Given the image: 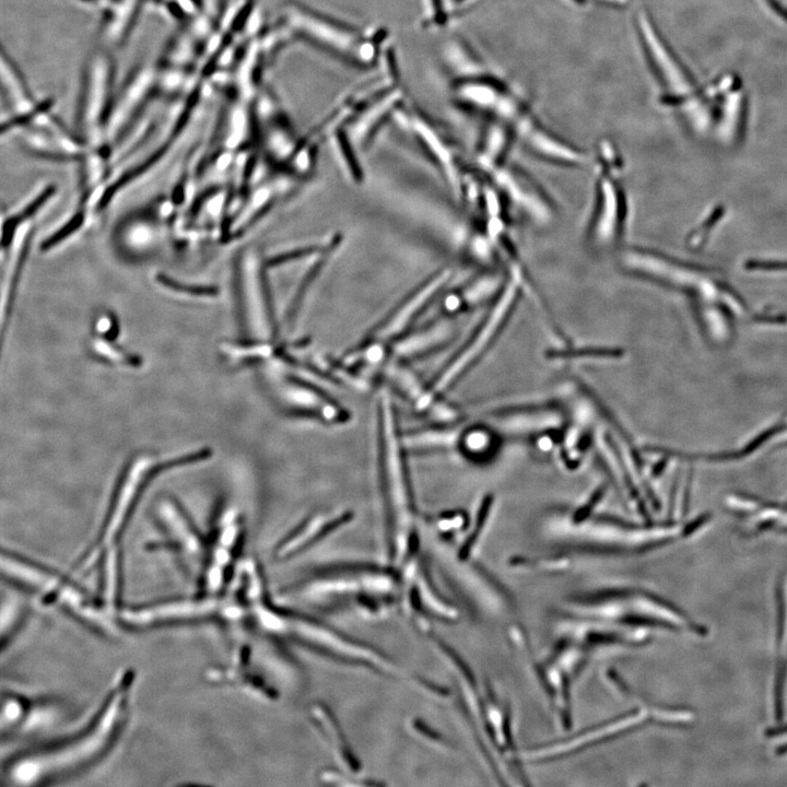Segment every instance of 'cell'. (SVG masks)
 Instances as JSON below:
<instances>
[{
  "label": "cell",
  "instance_id": "cell-1",
  "mask_svg": "<svg viewBox=\"0 0 787 787\" xmlns=\"http://www.w3.org/2000/svg\"><path fill=\"white\" fill-rule=\"evenodd\" d=\"M381 474L384 501L389 516L392 559L403 568L413 557L415 514L405 463L402 434L399 433L395 407L389 391L379 401Z\"/></svg>",
  "mask_w": 787,
  "mask_h": 787
},
{
  "label": "cell",
  "instance_id": "cell-2",
  "mask_svg": "<svg viewBox=\"0 0 787 787\" xmlns=\"http://www.w3.org/2000/svg\"><path fill=\"white\" fill-rule=\"evenodd\" d=\"M127 684L123 681L120 688L115 689L107 706L100 713L96 724L87 728L85 734L69 739L63 745L43 750L34 755L20 759L15 763L13 771L17 778L41 780L78 771L95 763L108 750L117 736L121 722L125 719Z\"/></svg>",
  "mask_w": 787,
  "mask_h": 787
},
{
  "label": "cell",
  "instance_id": "cell-3",
  "mask_svg": "<svg viewBox=\"0 0 787 787\" xmlns=\"http://www.w3.org/2000/svg\"><path fill=\"white\" fill-rule=\"evenodd\" d=\"M210 456L209 449H199L163 460L150 454L136 456L126 467L122 480L117 486L100 535L78 561L76 572L88 573L111 549L117 547V540L121 537L140 496L152 478L174 467L204 462Z\"/></svg>",
  "mask_w": 787,
  "mask_h": 787
},
{
  "label": "cell",
  "instance_id": "cell-4",
  "mask_svg": "<svg viewBox=\"0 0 787 787\" xmlns=\"http://www.w3.org/2000/svg\"><path fill=\"white\" fill-rule=\"evenodd\" d=\"M252 614L258 625L275 636L296 640L334 659L367 667L383 675H398V669L389 657L371 646L321 625L320 622L290 612H281L263 601L253 607Z\"/></svg>",
  "mask_w": 787,
  "mask_h": 787
},
{
  "label": "cell",
  "instance_id": "cell-5",
  "mask_svg": "<svg viewBox=\"0 0 787 787\" xmlns=\"http://www.w3.org/2000/svg\"><path fill=\"white\" fill-rule=\"evenodd\" d=\"M288 25L296 37L352 67H369L378 58L377 39L342 20L300 4L286 8Z\"/></svg>",
  "mask_w": 787,
  "mask_h": 787
},
{
  "label": "cell",
  "instance_id": "cell-6",
  "mask_svg": "<svg viewBox=\"0 0 787 787\" xmlns=\"http://www.w3.org/2000/svg\"><path fill=\"white\" fill-rule=\"evenodd\" d=\"M401 586L396 575L379 568H344L323 572L291 586L284 597L312 605L352 602L359 606L369 598L393 597Z\"/></svg>",
  "mask_w": 787,
  "mask_h": 787
},
{
  "label": "cell",
  "instance_id": "cell-7",
  "mask_svg": "<svg viewBox=\"0 0 787 787\" xmlns=\"http://www.w3.org/2000/svg\"><path fill=\"white\" fill-rule=\"evenodd\" d=\"M265 374L277 401L290 411L331 426L349 421L348 411L327 396L322 387L273 369H265Z\"/></svg>",
  "mask_w": 787,
  "mask_h": 787
},
{
  "label": "cell",
  "instance_id": "cell-8",
  "mask_svg": "<svg viewBox=\"0 0 787 787\" xmlns=\"http://www.w3.org/2000/svg\"><path fill=\"white\" fill-rule=\"evenodd\" d=\"M78 124L92 147L102 144V129L108 121L113 67L107 55L98 54L87 66Z\"/></svg>",
  "mask_w": 787,
  "mask_h": 787
},
{
  "label": "cell",
  "instance_id": "cell-9",
  "mask_svg": "<svg viewBox=\"0 0 787 787\" xmlns=\"http://www.w3.org/2000/svg\"><path fill=\"white\" fill-rule=\"evenodd\" d=\"M520 281L518 278H513L509 285L503 289L501 295L491 311L487 315L483 325L480 326L479 331L474 335L471 343L467 344L460 354L446 367L439 377L432 385L434 393H440L453 382H455L460 375L468 368L469 364L473 363L490 345L493 339L501 330L508 316L512 312L513 305L518 300L520 292Z\"/></svg>",
  "mask_w": 787,
  "mask_h": 787
},
{
  "label": "cell",
  "instance_id": "cell-10",
  "mask_svg": "<svg viewBox=\"0 0 787 787\" xmlns=\"http://www.w3.org/2000/svg\"><path fill=\"white\" fill-rule=\"evenodd\" d=\"M450 277V270H443V272L430 278L419 290L405 299L401 305H398L390 316L386 317L384 322L374 331L371 340L386 345L393 342L396 338L402 337L411 326V323L426 308V305L449 283Z\"/></svg>",
  "mask_w": 787,
  "mask_h": 787
},
{
  "label": "cell",
  "instance_id": "cell-11",
  "mask_svg": "<svg viewBox=\"0 0 787 787\" xmlns=\"http://www.w3.org/2000/svg\"><path fill=\"white\" fill-rule=\"evenodd\" d=\"M241 532L240 513L236 508L229 507L219 516L216 536L213 545H211L205 568V586L217 589L225 582L234 551L239 544Z\"/></svg>",
  "mask_w": 787,
  "mask_h": 787
},
{
  "label": "cell",
  "instance_id": "cell-12",
  "mask_svg": "<svg viewBox=\"0 0 787 787\" xmlns=\"http://www.w3.org/2000/svg\"><path fill=\"white\" fill-rule=\"evenodd\" d=\"M351 519V511L345 509L315 513L277 546L275 558L278 561H284L297 556L304 549L315 544L317 540L331 533L335 528L348 523Z\"/></svg>",
  "mask_w": 787,
  "mask_h": 787
},
{
  "label": "cell",
  "instance_id": "cell-13",
  "mask_svg": "<svg viewBox=\"0 0 787 787\" xmlns=\"http://www.w3.org/2000/svg\"><path fill=\"white\" fill-rule=\"evenodd\" d=\"M156 510L161 524L184 557L193 565L201 562L206 552L203 538L181 505L171 498H162Z\"/></svg>",
  "mask_w": 787,
  "mask_h": 787
},
{
  "label": "cell",
  "instance_id": "cell-14",
  "mask_svg": "<svg viewBox=\"0 0 787 787\" xmlns=\"http://www.w3.org/2000/svg\"><path fill=\"white\" fill-rule=\"evenodd\" d=\"M405 114L408 128L414 132L418 142L424 146L432 159L437 161L453 189L455 191L460 189V176L457 172L455 154L448 139L421 112L415 110Z\"/></svg>",
  "mask_w": 787,
  "mask_h": 787
},
{
  "label": "cell",
  "instance_id": "cell-15",
  "mask_svg": "<svg viewBox=\"0 0 787 787\" xmlns=\"http://www.w3.org/2000/svg\"><path fill=\"white\" fill-rule=\"evenodd\" d=\"M514 125L516 133L540 157L571 164V166H578V164H583L586 161L583 152L546 131L543 126H540L535 121L531 112L524 115Z\"/></svg>",
  "mask_w": 787,
  "mask_h": 787
},
{
  "label": "cell",
  "instance_id": "cell-16",
  "mask_svg": "<svg viewBox=\"0 0 787 787\" xmlns=\"http://www.w3.org/2000/svg\"><path fill=\"white\" fill-rule=\"evenodd\" d=\"M32 238V226L28 222L22 225L15 238L7 246L3 252L7 251V262L3 263L2 272V325L3 334L7 317L13 309V303L16 295V288L18 285L19 277L22 273L23 265H25L26 258L30 249V242Z\"/></svg>",
  "mask_w": 787,
  "mask_h": 787
},
{
  "label": "cell",
  "instance_id": "cell-17",
  "mask_svg": "<svg viewBox=\"0 0 787 787\" xmlns=\"http://www.w3.org/2000/svg\"><path fill=\"white\" fill-rule=\"evenodd\" d=\"M622 198L616 183L603 176L599 181L598 205L594 220L593 234L602 245L613 243L618 236L622 221Z\"/></svg>",
  "mask_w": 787,
  "mask_h": 787
},
{
  "label": "cell",
  "instance_id": "cell-18",
  "mask_svg": "<svg viewBox=\"0 0 787 787\" xmlns=\"http://www.w3.org/2000/svg\"><path fill=\"white\" fill-rule=\"evenodd\" d=\"M386 378L395 386V389L404 395L410 404H413L419 413L438 415V408H434V393L426 390L416 375L401 362H391L385 367Z\"/></svg>",
  "mask_w": 787,
  "mask_h": 787
},
{
  "label": "cell",
  "instance_id": "cell-19",
  "mask_svg": "<svg viewBox=\"0 0 787 787\" xmlns=\"http://www.w3.org/2000/svg\"><path fill=\"white\" fill-rule=\"evenodd\" d=\"M311 714L317 727L320 728L327 742L330 743L334 757L339 762L340 767L349 771L351 774H357L360 771V763L354 754H352L335 716L332 715L330 710L326 707L321 706V704H315L311 710Z\"/></svg>",
  "mask_w": 787,
  "mask_h": 787
},
{
  "label": "cell",
  "instance_id": "cell-20",
  "mask_svg": "<svg viewBox=\"0 0 787 787\" xmlns=\"http://www.w3.org/2000/svg\"><path fill=\"white\" fill-rule=\"evenodd\" d=\"M160 221L151 214L142 217L127 218L117 230L116 237L119 238L121 248L129 252H146L156 246L159 242V229L157 226Z\"/></svg>",
  "mask_w": 787,
  "mask_h": 787
},
{
  "label": "cell",
  "instance_id": "cell-21",
  "mask_svg": "<svg viewBox=\"0 0 787 787\" xmlns=\"http://www.w3.org/2000/svg\"><path fill=\"white\" fill-rule=\"evenodd\" d=\"M496 180L512 201L526 210L528 214L540 221H545L549 218L550 211L544 199L537 195L532 187L519 179L514 172L498 170L496 172Z\"/></svg>",
  "mask_w": 787,
  "mask_h": 787
},
{
  "label": "cell",
  "instance_id": "cell-22",
  "mask_svg": "<svg viewBox=\"0 0 787 787\" xmlns=\"http://www.w3.org/2000/svg\"><path fill=\"white\" fill-rule=\"evenodd\" d=\"M782 617L780 642L778 643V668L774 683V713L782 718L784 711V693L787 672V581L783 586Z\"/></svg>",
  "mask_w": 787,
  "mask_h": 787
},
{
  "label": "cell",
  "instance_id": "cell-23",
  "mask_svg": "<svg viewBox=\"0 0 787 787\" xmlns=\"http://www.w3.org/2000/svg\"><path fill=\"white\" fill-rule=\"evenodd\" d=\"M448 330L442 327L431 328L427 332L414 334L396 342L394 352L399 359H410L426 354L429 350L442 343Z\"/></svg>",
  "mask_w": 787,
  "mask_h": 787
},
{
  "label": "cell",
  "instance_id": "cell-24",
  "mask_svg": "<svg viewBox=\"0 0 787 787\" xmlns=\"http://www.w3.org/2000/svg\"><path fill=\"white\" fill-rule=\"evenodd\" d=\"M455 440V434L446 429H427L402 434V442L407 452H424L448 448Z\"/></svg>",
  "mask_w": 787,
  "mask_h": 787
},
{
  "label": "cell",
  "instance_id": "cell-25",
  "mask_svg": "<svg viewBox=\"0 0 787 787\" xmlns=\"http://www.w3.org/2000/svg\"><path fill=\"white\" fill-rule=\"evenodd\" d=\"M90 349L97 358L112 364L116 367L134 368L139 367L140 359L115 343L109 338L97 336L91 340Z\"/></svg>",
  "mask_w": 787,
  "mask_h": 787
},
{
  "label": "cell",
  "instance_id": "cell-26",
  "mask_svg": "<svg viewBox=\"0 0 787 787\" xmlns=\"http://www.w3.org/2000/svg\"><path fill=\"white\" fill-rule=\"evenodd\" d=\"M156 283L163 289H166L173 295L182 297H192L198 299H211L219 295V290L213 286L191 285L182 283L178 279H174L168 275L157 274Z\"/></svg>",
  "mask_w": 787,
  "mask_h": 787
},
{
  "label": "cell",
  "instance_id": "cell-27",
  "mask_svg": "<svg viewBox=\"0 0 787 787\" xmlns=\"http://www.w3.org/2000/svg\"><path fill=\"white\" fill-rule=\"evenodd\" d=\"M508 145V133L503 126H493L485 140L484 150L481 152V162L486 167H495L498 157L502 155Z\"/></svg>",
  "mask_w": 787,
  "mask_h": 787
},
{
  "label": "cell",
  "instance_id": "cell-28",
  "mask_svg": "<svg viewBox=\"0 0 787 787\" xmlns=\"http://www.w3.org/2000/svg\"><path fill=\"white\" fill-rule=\"evenodd\" d=\"M86 216L85 210L80 211L77 215H75L72 219L65 223V225L60 229L57 230L49 239H46L41 244L42 251H50L58 244L66 241L69 237H72L75 232L80 230L82 225H84Z\"/></svg>",
  "mask_w": 787,
  "mask_h": 787
},
{
  "label": "cell",
  "instance_id": "cell-29",
  "mask_svg": "<svg viewBox=\"0 0 787 787\" xmlns=\"http://www.w3.org/2000/svg\"><path fill=\"white\" fill-rule=\"evenodd\" d=\"M96 332L100 337L109 338L116 333L117 323L112 314H102L98 317L95 324Z\"/></svg>",
  "mask_w": 787,
  "mask_h": 787
},
{
  "label": "cell",
  "instance_id": "cell-30",
  "mask_svg": "<svg viewBox=\"0 0 787 787\" xmlns=\"http://www.w3.org/2000/svg\"><path fill=\"white\" fill-rule=\"evenodd\" d=\"M479 0H451L452 7L455 11L464 10L477 4Z\"/></svg>",
  "mask_w": 787,
  "mask_h": 787
},
{
  "label": "cell",
  "instance_id": "cell-31",
  "mask_svg": "<svg viewBox=\"0 0 787 787\" xmlns=\"http://www.w3.org/2000/svg\"><path fill=\"white\" fill-rule=\"evenodd\" d=\"M563 2H566L569 5L577 6V7H583L587 5L586 0H563Z\"/></svg>",
  "mask_w": 787,
  "mask_h": 787
}]
</instances>
